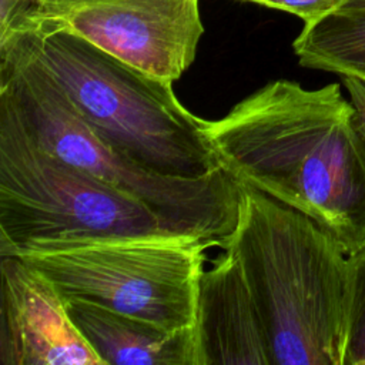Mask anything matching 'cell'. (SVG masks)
<instances>
[{
    "label": "cell",
    "instance_id": "6da1fadb",
    "mask_svg": "<svg viewBox=\"0 0 365 365\" xmlns=\"http://www.w3.org/2000/svg\"><path fill=\"white\" fill-rule=\"evenodd\" d=\"M202 130L238 182L307 214L348 255L365 245V135L338 83L268 81Z\"/></svg>",
    "mask_w": 365,
    "mask_h": 365
},
{
    "label": "cell",
    "instance_id": "7a4b0ae2",
    "mask_svg": "<svg viewBox=\"0 0 365 365\" xmlns=\"http://www.w3.org/2000/svg\"><path fill=\"white\" fill-rule=\"evenodd\" d=\"M238 217L221 248L238 259L269 365H344L348 254L307 214L238 182Z\"/></svg>",
    "mask_w": 365,
    "mask_h": 365
},
{
    "label": "cell",
    "instance_id": "3957f363",
    "mask_svg": "<svg viewBox=\"0 0 365 365\" xmlns=\"http://www.w3.org/2000/svg\"><path fill=\"white\" fill-rule=\"evenodd\" d=\"M40 66L118 155L165 177L200 178L222 170L202 118L155 78L70 31L36 26L0 41Z\"/></svg>",
    "mask_w": 365,
    "mask_h": 365
},
{
    "label": "cell",
    "instance_id": "277c9868",
    "mask_svg": "<svg viewBox=\"0 0 365 365\" xmlns=\"http://www.w3.org/2000/svg\"><path fill=\"white\" fill-rule=\"evenodd\" d=\"M0 97L41 147L138 200L173 231L221 248L235 228L240 190L228 171L180 178L137 167L94 134L40 66L14 51L0 53Z\"/></svg>",
    "mask_w": 365,
    "mask_h": 365
},
{
    "label": "cell",
    "instance_id": "5b68a950",
    "mask_svg": "<svg viewBox=\"0 0 365 365\" xmlns=\"http://www.w3.org/2000/svg\"><path fill=\"white\" fill-rule=\"evenodd\" d=\"M178 234L138 200L41 147L0 97V255L53 241Z\"/></svg>",
    "mask_w": 365,
    "mask_h": 365
},
{
    "label": "cell",
    "instance_id": "8992f818",
    "mask_svg": "<svg viewBox=\"0 0 365 365\" xmlns=\"http://www.w3.org/2000/svg\"><path fill=\"white\" fill-rule=\"evenodd\" d=\"M188 234L37 242L14 250L66 299H84L170 331L194 327L207 250Z\"/></svg>",
    "mask_w": 365,
    "mask_h": 365
},
{
    "label": "cell",
    "instance_id": "52a82bcc",
    "mask_svg": "<svg viewBox=\"0 0 365 365\" xmlns=\"http://www.w3.org/2000/svg\"><path fill=\"white\" fill-rule=\"evenodd\" d=\"M198 6L200 0H36L20 31L61 29L174 83L195 60L204 34Z\"/></svg>",
    "mask_w": 365,
    "mask_h": 365
},
{
    "label": "cell",
    "instance_id": "ba28073f",
    "mask_svg": "<svg viewBox=\"0 0 365 365\" xmlns=\"http://www.w3.org/2000/svg\"><path fill=\"white\" fill-rule=\"evenodd\" d=\"M0 365H103L56 285L17 255H0Z\"/></svg>",
    "mask_w": 365,
    "mask_h": 365
},
{
    "label": "cell",
    "instance_id": "9c48e42d",
    "mask_svg": "<svg viewBox=\"0 0 365 365\" xmlns=\"http://www.w3.org/2000/svg\"><path fill=\"white\" fill-rule=\"evenodd\" d=\"M197 365H269L264 327L235 255L202 269L195 299Z\"/></svg>",
    "mask_w": 365,
    "mask_h": 365
},
{
    "label": "cell",
    "instance_id": "30bf717a",
    "mask_svg": "<svg viewBox=\"0 0 365 365\" xmlns=\"http://www.w3.org/2000/svg\"><path fill=\"white\" fill-rule=\"evenodd\" d=\"M66 307L103 365H197L194 327L170 331L77 298Z\"/></svg>",
    "mask_w": 365,
    "mask_h": 365
},
{
    "label": "cell",
    "instance_id": "8fae6325",
    "mask_svg": "<svg viewBox=\"0 0 365 365\" xmlns=\"http://www.w3.org/2000/svg\"><path fill=\"white\" fill-rule=\"evenodd\" d=\"M299 66L365 81V0H345L304 23L292 43Z\"/></svg>",
    "mask_w": 365,
    "mask_h": 365
},
{
    "label": "cell",
    "instance_id": "7c38bea8",
    "mask_svg": "<svg viewBox=\"0 0 365 365\" xmlns=\"http://www.w3.org/2000/svg\"><path fill=\"white\" fill-rule=\"evenodd\" d=\"M344 365H365V245L348 255Z\"/></svg>",
    "mask_w": 365,
    "mask_h": 365
},
{
    "label": "cell",
    "instance_id": "4fadbf2b",
    "mask_svg": "<svg viewBox=\"0 0 365 365\" xmlns=\"http://www.w3.org/2000/svg\"><path fill=\"white\" fill-rule=\"evenodd\" d=\"M264 7L282 10L299 17L304 23L314 21L339 7L345 0H245Z\"/></svg>",
    "mask_w": 365,
    "mask_h": 365
},
{
    "label": "cell",
    "instance_id": "5bb4252c",
    "mask_svg": "<svg viewBox=\"0 0 365 365\" xmlns=\"http://www.w3.org/2000/svg\"><path fill=\"white\" fill-rule=\"evenodd\" d=\"M36 0H0V41L20 31Z\"/></svg>",
    "mask_w": 365,
    "mask_h": 365
},
{
    "label": "cell",
    "instance_id": "9a60e30c",
    "mask_svg": "<svg viewBox=\"0 0 365 365\" xmlns=\"http://www.w3.org/2000/svg\"><path fill=\"white\" fill-rule=\"evenodd\" d=\"M344 87L349 94V100L355 107L358 127L365 135V81L356 77H341Z\"/></svg>",
    "mask_w": 365,
    "mask_h": 365
}]
</instances>
